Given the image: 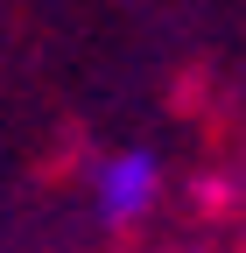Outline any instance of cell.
Segmentation results:
<instances>
[{
    "instance_id": "6da1fadb",
    "label": "cell",
    "mask_w": 246,
    "mask_h": 253,
    "mask_svg": "<svg viewBox=\"0 0 246 253\" xmlns=\"http://www.w3.org/2000/svg\"><path fill=\"white\" fill-rule=\"evenodd\" d=\"M99 218L106 225H134V218L155 204V190H162V169H155V155L148 148H127V155H113V162H99Z\"/></svg>"
}]
</instances>
